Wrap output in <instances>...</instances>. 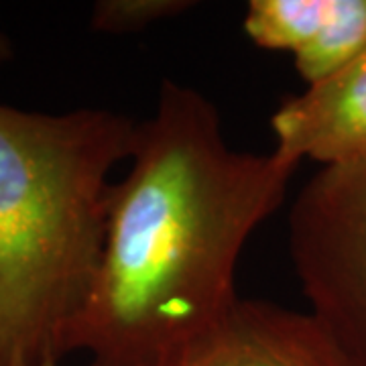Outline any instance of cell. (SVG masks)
I'll list each match as a JSON object with an SVG mask.
<instances>
[{
    "label": "cell",
    "instance_id": "cell-7",
    "mask_svg": "<svg viewBox=\"0 0 366 366\" xmlns=\"http://www.w3.org/2000/svg\"><path fill=\"white\" fill-rule=\"evenodd\" d=\"M327 9L330 0H250L244 31L262 49L297 55L320 31Z\"/></svg>",
    "mask_w": 366,
    "mask_h": 366
},
{
    "label": "cell",
    "instance_id": "cell-6",
    "mask_svg": "<svg viewBox=\"0 0 366 366\" xmlns=\"http://www.w3.org/2000/svg\"><path fill=\"white\" fill-rule=\"evenodd\" d=\"M366 53V0H330L315 37L295 57L307 86L324 81Z\"/></svg>",
    "mask_w": 366,
    "mask_h": 366
},
{
    "label": "cell",
    "instance_id": "cell-4",
    "mask_svg": "<svg viewBox=\"0 0 366 366\" xmlns=\"http://www.w3.org/2000/svg\"><path fill=\"white\" fill-rule=\"evenodd\" d=\"M167 366H352L312 314L242 300Z\"/></svg>",
    "mask_w": 366,
    "mask_h": 366
},
{
    "label": "cell",
    "instance_id": "cell-10",
    "mask_svg": "<svg viewBox=\"0 0 366 366\" xmlns=\"http://www.w3.org/2000/svg\"><path fill=\"white\" fill-rule=\"evenodd\" d=\"M45 366H59V365H45ZM90 366H108V365H98V362H92Z\"/></svg>",
    "mask_w": 366,
    "mask_h": 366
},
{
    "label": "cell",
    "instance_id": "cell-8",
    "mask_svg": "<svg viewBox=\"0 0 366 366\" xmlns=\"http://www.w3.org/2000/svg\"><path fill=\"white\" fill-rule=\"evenodd\" d=\"M194 6L192 0H100L92 13V26L102 33H137Z\"/></svg>",
    "mask_w": 366,
    "mask_h": 366
},
{
    "label": "cell",
    "instance_id": "cell-2",
    "mask_svg": "<svg viewBox=\"0 0 366 366\" xmlns=\"http://www.w3.org/2000/svg\"><path fill=\"white\" fill-rule=\"evenodd\" d=\"M139 122L0 104V366L59 365L102 264L114 182Z\"/></svg>",
    "mask_w": 366,
    "mask_h": 366
},
{
    "label": "cell",
    "instance_id": "cell-5",
    "mask_svg": "<svg viewBox=\"0 0 366 366\" xmlns=\"http://www.w3.org/2000/svg\"><path fill=\"white\" fill-rule=\"evenodd\" d=\"M281 157L324 167L366 161V53L285 100L271 118Z\"/></svg>",
    "mask_w": 366,
    "mask_h": 366
},
{
    "label": "cell",
    "instance_id": "cell-1",
    "mask_svg": "<svg viewBox=\"0 0 366 366\" xmlns=\"http://www.w3.org/2000/svg\"><path fill=\"white\" fill-rule=\"evenodd\" d=\"M114 183L102 264L74 336L108 366H167L238 300L236 264L300 163L226 143L204 94L163 79Z\"/></svg>",
    "mask_w": 366,
    "mask_h": 366
},
{
    "label": "cell",
    "instance_id": "cell-3",
    "mask_svg": "<svg viewBox=\"0 0 366 366\" xmlns=\"http://www.w3.org/2000/svg\"><path fill=\"white\" fill-rule=\"evenodd\" d=\"M289 254L310 314L366 366V161L324 167L289 212Z\"/></svg>",
    "mask_w": 366,
    "mask_h": 366
},
{
    "label": "cell",
    "instance_id": "cell-9",
    "mask_svg": "<svg viewBox=\"0 0 366 366\" xmlns=\"http://www.w3.org/2000/svg\"><path fill=\"white\" fill-rule=\"evenodd\" d=\"M11 55H13V51H11V43H9L6 37H2V35H0V64H2V61H6Z\"/></svg>",
    "mask_w": 366,
    "mask_h": 366
}]
</instances>
